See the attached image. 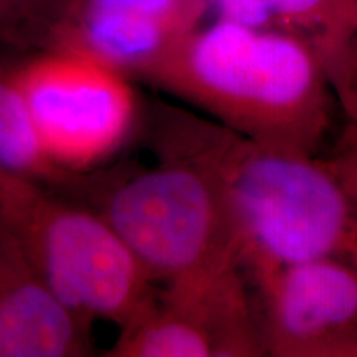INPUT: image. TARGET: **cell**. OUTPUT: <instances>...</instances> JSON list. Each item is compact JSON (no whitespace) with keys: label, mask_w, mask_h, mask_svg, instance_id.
<instances>
[{"label":"cell","mask_w":357,"mask_h":357,"mask_svg":"<svg viewBox=\"0 0 357 357\" xmlns=\"http://www.w3.org/2000/svg\"><path fill=\"white\" fill-rule=\"evenodd\" d=\"M63 2L65 0H20L0 42L22 48L25 38L33 32L35 26Z\"/></svg>","instance_id":"cell-14"},{"label":"cell","mask_w":357,"mask_h":357,"mask_svg":"<svg viewBox=\"0 0 357 357\" xmlns=\"http://www.w3.org/2000/svg\"><path fill=\"white\" fill-rule=\"evenodd\" d=\"M15 73L45 154L66 177L106 162L136 131L132 79L93 58L40 48Z\"/></svg>","instance_id":"cell-5"},{"label":"cell","mask_w":357,"mask_h":357,"mask_svg":"<svg viewBox=\"0 0 357 357\" xmlns=\"http://www.w3.org/2000/svg\"><path fill=\"white\" fill-rule=\"evenodd\" d=\"M220 19L310 43L328 66L357 30L354 0H208Z\"/></svg>","instance_id":"cell-9"},{"label":"cell","mask_w":357,"mask_h":357,"mask_svg":"<svg viewBox=\"0 0 357 357\" xmlns=\"http://www.w3.org/2000/svg\"><path fill=\"white\" fill-rule=\"evenodd\" d=\"M194 131L225 190L248 281L316 260L357 270V207L321 155L261 144L199 118Z\"/></svg>","instance_id":"cell-2"},{"label":"cell","mask_w":357,"mask_h":357,"mask_svg":"<svg viewBox=\"0 0 357 357\" xmlns=\"http://www.w3.org/2000/svg\"><path fill=\"white\" fill-rule=\"evenodd\" d=\"M159 126V162L118 178L96 212L154 283L166 284L240 258L225 190L200 149L194 116L169 111Z\"/></svg>","instance_id":"cell-3"},{"label":"cell","mask_w":357,"mask_h":357,"mask_svg":"<svg viewBox=\"0 0 357 357\" xmlns=\"http://www.w3.org/2000/svg\"><path fill=\"white\" fill-rule=\"evenodd\" d=\"M20 0H0V38L6 33L8 24H10L13 13L19 7Z\"/></svg>","instance_id":"cell-15"},{"label":"cell","mask_w":357,"mask_h":357,"mask_svg":"<svg viewBox=\"0 0 357 357\" xmlns=\"http://www.w3.org/2000/svg\"><path fill=\"white\" fill-rule=\"evenodd\" d=\"M63 6L83 8V10L128 13V15L158 22V24H162L178 33L185 35L200 25L208 7H211V2L208 0H65L58 7Z\"/></svg>","instance_id":"cell-11"},{"label":"cell","mask_w":357,"mask_h":357,"mask_svg":"<svg viewBox=\"0 0 357 357\" xmlns=\"http://www.w3.org/2000/svg\"><path fill=\"white\" fill-rule=\"evenodd\" d=\"M91 328L0 235V357L91 356Z\"/></svg>","instance_id":"cell-8"},{"label":"cell","mask_w":357,"mask_h":357,"mask_svg":"<svg viewBox=\"0 0 357 357\" xmlns=\"http://www.w3.org/2000/svg\"><path fill=\"white\" fill-rule=\"evenodd\" d=\"M109 357L266 356L255 298L240 261L166 283L121 328Z\"/></svg>","instance_id":"cell-6"},{"label":"cell","mask_w":357,"mask_h":357,"mask_svg":"<svg viewBox=\"0 0 357 357\" xmlns=\"http://www.w3.org/2000/svg\"><path fill=\"white\" fill-rule=\"evenodd\" d=\"M328 75L347 124L357 128V32L328 65Z\"/></svg>","instance_id":"cell-12"},{"label":"cell","mask_w":357,"mask_h":357,"mask_svg":"<svg viewBox=\"0 0 357 357\" xmlns=\"http://www.w3.org/2000/svg\"><path fill=\"white\" fill-rule=\"evenodd\" d=\"M357 207V128L346 123L326 155H321Z\"/></svg>","instance_id":"cell-13"},{"label":"cell","mask_w":357,"mask_h":357,"mask_svg":"<svg viewBox=\"0 0 357 357\" xmlns=\"http://www.w3.org/2000/svg\"><path fill=\"white\" fill-rule=\"evenodd\" d=\"M142 82L190 102L240 136L319 155L334 91L310 43L218 19L184 35Z\"/></svg>","instance_id":"cell-1"},{"label":"cell","mask_w":357,"mask_h":357,"mask_svg":"<svg viewBox=\"0 0 357 357\" xmlns=\"http://www.w3.org/2000/svg\"><path fill=\"white\" fill-rule=\"evenodd\" d=\"M17 60L0 58V169L38 182L63 176L45 154L15 73Z\"/></svg>","instance_id":"cell-10"},{"label":"cell","mask_w":357,"mask_h":357,"mask_svg":"<svg viewBox=\"0 0 357 357\" xmlns=\"http://www.w3.org/2000/svg\"><path fill=\"white\" fill-rule=\"evenodd\" d=\"M250 283L266 356L357 357V270L336 260L281 266Z\"/></svg>","instance_id":"cell-7"},{"label":"cell","mask_w":357,"mask_h":357,"mask_svg":"<svg viewBox=\"0 0 357 357\" xmlns=\"http://www.w3.org/2000/svg\"><path fill=\"white\" fill-rule=\"evenodd\" d=\"M0 235L89 323L106 319L124 328L153 305L155 283L105 217L6 169H0Z\"/></svg>","instance_id":"cell-4"},{"label":"cell","mask_w":357,"mask_h":357,"mask_svg":"<svg viewBox=\"0 0 357 357\" xmlns=\"http://www.w3.org/2000/svg\"><path fill=\"white\" fill-rule=\"evenodd\" d=\"M354 8H356V22H357V0H354ZM357 32V30H356Z\"/></svg>","instance_id":"cell-16"}]
</instances>
